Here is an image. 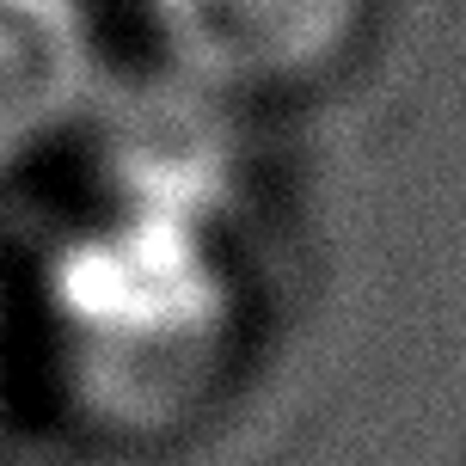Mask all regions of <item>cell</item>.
<instances>
[{
	"label": "cell",
	"mask_w": 466,
	"mask_h": 466,
	"mask_svg": "<svg viewBox=\"0 0 466 466\" xmlns=\"http://www.w3.org/2000/svg\"><path fill=\"white\" fill-rule=\"evenodd\" d=\"M233 289L203 233L141 209L74 246L49 301L62 393L98 436L160 442L209 411L233 369Z\"/></svg>",
	"instance_id": "6da1fadb"
},
{
	"label": "cell",
	"mask_w": 466,
	"mask_h": 466,
	"mask_svg": "<svg viewBox=\"0 0 466 466\" xmlns=\"http://www.w3.org/2000/svg\"><path fill=\"white\" fill-rule=\"evenodd\" d=\"M172 68L197 93H282L326 74L369 0H147Z\"/></svg>",
	"instance_id": "7a4b0ae2"
},
{
	"label": "cell",
	"mask_w": 466,
	"mask_h": 466,
	"mask_svg": "<svg viewBox=\"0 0 466 466\" xmlns=\"http://www.w3.org/2000/svg\"><path fill=\"white\" fill-rule=\"evenodd\" d=\"M98 37L80 0H0V178L93 111Z\"/></svg>",
	"instance_id": "3957f363"
},
{
	"label": "cell",
	"mask_w": 466,
	"mask_h": 466,
	"mask_svg": "<svg viewBox=\"0 0 466 466\" xmlns=\"http://www.w3.org/2000/svg\"><path fill=\"white\" fill-rule=\"evenodd\" d=\"M13 393H19V344H13V313L0 301V436L13 418Z\"/></svg>",
	"instance_id": "277c9868"
}]
</instances>
